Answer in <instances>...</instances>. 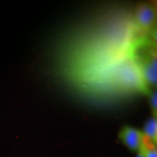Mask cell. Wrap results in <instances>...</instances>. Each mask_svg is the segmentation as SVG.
Returning a JSON list of instances; mask_svg holds the SVG:
<instances>
[{
	"mask_svg": "<svg viewBox=\"0 0 157 157\" xmlns=\"http://www.w3.org/2000/svg\"><path fill=\"white\" fill-rule=\"evenodd\" d=\"M156 9L154 6L148 4H143L137 10V21L143 28L148 29L152 27L156 21Z\"/></svg>",
	"mask_w": 157,
	"mask_h": 157,
	"instance_id": "6da1fadb",
	"label": "cell"
},
{
	"mask_svg": "<svg viewBox=\"0 0 157 157\" xmlns=\"http://www.w3.org/2000/svg\"><path fill=\"white\" fill-rule=\"evenodd\" d=\"M144 135L140 131L126 127L121 133V138L125 145L132 150H141L144 145Z\"/></svg>",
	"mask_w": 157,
	"mask_h": 157,
	"instance_id": "7a4b0ae2",
	"label": "cell"
},
{
	"mask_svg": "<svg viewBox=\"0 0 157 157\" xmlns=\"http://www.w3.org/2000/svg\"><path fill=\"white\" fill-rule=\"evenodd\" d=\"M140 71L132 65H127L119 73L121 82L129 87H137L142 81V74Z\"/></svg>",
	"mask_w": 157,
	"mask_h": 157,
	"instance_id": "3957f363",
	"label": "cell"
},
{
	"mask_svg": "<svg viewBox=\"0 0 157 157\" xmlns=\"http://www.w3.org/2000/svg\"><path fill=\"white\" fill-rule=\"evenodd\" d=\"M143 78H144L149 84L156 85L157 81V65L156 55L151 56L149 59H146L140 70Z\"/></svg>",
	"mask_w": 157,
	"mask_h": 157,
	"instance_id": "277c9868",
	"label": "cell"
},
{
	"mask_svg": "<svg viewBox=\"0 0 157 157\" xmlns=\"http://www.w3.org/2000/svg\"><path fill=\"white\" fill-rule=\"evenodd\" d=\"M157 135V121L156 118H151L147 121L144 127V134L147 138L153 141L156 140Z\"/></svg>",
	"mask_w": 157,
	"mask_h": 157,
	"instance_id": "5b68a950",
	"label": "cell"
},
{
	"mask_svg": "<svg viewBox=\"0 0 157 157\" xmlns=\"http://www.w3.org/2000/svg\"><path fill=\"white\" fill-rule=\"evenodd\" d=\"M140 151L146 157H157L156 149L154 146L150 147L144 144Z\"/></svg>",
	"mask_w": 157,
	"mask_h": 157,
	"instance_id": "8992f818",
	"label": "cell"
},
{
	"mask_svg": "<svg viewBox=\"0 0 157 157\" xmlns=\"http://www.w3.org/2000/svg\"><path fill=\"white\" fill-rule=\"evenodd\" d=\"M151 107L153 111L155 113V114H156V109H157V95H156V91L155 90L154 92H153L151 98Z\"/></svg>",
	"mask_w": 157,
	"mask_h": 157,
	"instance_id": "52a82bcc",
	"label": "cell"
},
{
	"mask_svg": "<svg viewBox=\"0 0 157 157\" xmlns=\"http://www.w3.org/2000/svg\"><path fill=\"white\" fill-rule=\"evenodd\" d=\"M137 157H146V156H145L144 155H143V154H142V153H140V154L137 155Z\"/></svg>",
	"mask_w": 157,
	"mask_h": 157,
	"instance_id": "ba28073f",
	"label": "cell"
}]
</instances>
